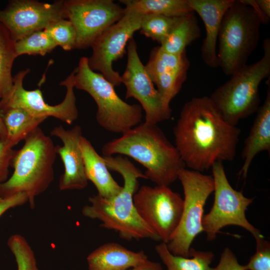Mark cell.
<instances>
[{"mask_svg":"<svg viewBox=\"0 0 270 270\" xmlns=\"http://www.w3.org/2000/svg\"><path fill=\"white\" fill-rule=\"evenodd\" d=\"M173 132L186 166L201 172L217 162L234 160L241 130L227 123L204 96L184 104Z\"/></svg>","mask_w":270,"mask_h":270,"instance_id":"cell-1","label":"cell"},{"mask_svg":"<svg viewBox=\"0 0 270 270\" xmlns=\"http://www.w3.org/2000/svg\"><path fill=\"white\" fill-rule=\"evenodd\" d=\"M109 170L116 172L122 178L121 191L110 198L98 195L90 196V204L82 210V215L101 222L100 226L118 232L126 240L144 238L158 241L157 234L139 216L134 203V196L139 188L138 179H147L142 172L128 158L120 155L103 156Z\"/></svg>","mask_w":270,"mask_h":270,"instance_id":"cell-2","label":"cell"},{"mask_svg":"<svg viewBox=\"0 0 270 270\" xmlns=\"http://www.w3.org/2000/svg\"><path fill=\"white\" fill-rule=\"evenodd\" d=\"M104 156H126L146 169L144 175L157 186H169L186 165L174 145L157 124L140 123L106 142Z\"/></svg>","mask_w":270,"mask_h":270,"instance_id":"cell-3","label":"cell"},{"mask_svg":"<svg viewBox=\"0 0 270 270\" xmlns=\"http://www.w3.org/2000/svg\"><path fill=\"white\" fill-rule=\"evenodd\" d=\"M24 140L13 158V174L0 184V198L24 193L33 208L36 198L44 192L54 179L56 152L52 140L39 126Z\"/></svg>","mask_w":270,"mask_h":270,"instance_id":"cell-4","label":"cell"},{"mask_svg":"<svg viewBox=\"0 0 270 270\" xmlns=\"http://www.w3.org/2000/svg\"><path fill=\"white\" fill-rule=\"evenodd\" d=\"M264 54L258 62L246 64L209 96L222 118L236 126L260 108L259 86L270 74V40L263 42Z\"/></svg>","mask_w":270,"mask_h":270,"instance_id":"cell-5","label":"cell"},{"mask_svg":"<svg viewBox=\"0 0 270 270\" xmlns=\"http://www.w3.org/2000/svg\"><path fill=\"white\" fill-rule=\"evenodd\" d=\"M74 88L88 92L96 102L98 124L106 130L123 134L142 122V109L129 104L116 94L114 86L90 68L88 58H80L74 69Z\"/></svg>","mask_w":270,"mask_h":270,"instance_id":"cell-6","label":"cell"},{"mask_svg":"<svg viewBox=\"0 0 270 270\" xmlns=\"http://www.w3.org/2000/svg\"><path fill=\"white\" fill-rule=\"evenodd\" d=\"M262 22L249 6L234 0L226 12L218 36V66L232 76L246 64L256 48Z\"/></svg>","mask_w":270,"mask_h":270,"instance_id":"cell-7","label":"cell"},{"mask_svg":"<svg viewBox=\"0 0 270 270\" xmlns=\"http://www.w3.org/2000/svg\"><path fill=\"white\" fill-rule=\"evenodd\" d=\"M178 179L184 194L182 212L176 230L166 244L174 255L188 258L193 240L204 232V206L214 192V182L212 176L186 168L179 173Z\"/></svg>","mask_w":270,"mask_h":270,"instance_id":"cell-8","label":"cell"},{"mask_svg":"<svg viewBox=\"0 0 270 270\" xmlns=\"http://www.w3.org/2000/svg\"><path fill=\"white\" fill-rule=\"evenodd\" d=\"M211 168L214 182V202L209 212L204 215L202 221L207 240H214L222 228L230 225L242 228L254 238L263 237L260 230L246 218V211L254 199L246 198L242 192L238 191L231 186L222 162H216Z\"/></svg>","mask_w":270,"mask_h":270,"instance_id":"cell-9","label":"cell"},{"mask_svg":"<svg viewBox=\"0 0 270 270\" xmlns=\"http://www.w3.org/2000/svg\"><path fill=\"white\" fill-rule=\"evenodd\" d=\"M134 206L142 220L165 244L176 230L184 200L169 186H142L134 196Z\"/></svg>","mask_w":270,"mask_h":270,"instance_id":"cell-10","label":"cell"},{"mask_svg":"<svg viewBox=\"0 0 270 270\" xmlns=\"http://www.w3.org/2000/svg\"><path fill=\"white\" fill-rule=\"evenodd\" d=\"M30 71L29 68L22 70L13 77L11 89L0 100V110L20 108L34 116H52L68 124H72L78 116L74 92V70L60 84L66 88V92L64 100L54 106L50 105L44 101L40 89L28 90L24 88L23 80Z\"/></svg>","mask_w":270,"mask_h":270,"instance_id":"cell-11","label":"cell"},{"mask_svg":"<svg viewBox=\"0 0 270 270\" xmlns=\"http://www.w3.org/2000/svg\"><path fill=\"white\" fill-rule=\"evenodd\" d=\"M124 14L104 31L92 44V52L88 58L90 68L100 74L114 87L122 84L121 76L113 68V62L122 58L126 46L140 30L142 15L124 9Z\"/></svg>","mask_w":270,"mask_h":270,"instance_id":"cell-12","label":"cell"},{"mask_svg":"<svg viewBox=\"0 0 270 270\" xmlns=\"http://www.w3.org/2000/svg\"><path fill=\"white\" fill-rule=\"evenodd\" d=\"M64 8L76 32L74 48L79 50L91 47L125 12L124 8L112 0H64Z\"/></svg>","mask_w":270,"mask_h":270,"instance_id":"cell-13","label":"cell"},{"mask_svg":"<svg viewBox=\"0 0 270 270\" xmlns=\"http://www.w3.org/2000/svg\"><path fill=\"white\" fill-rule=\"evenodd\" d=\"M132 38L127 46V63L121 76L122 83L126 88L125 98H133L140 103L145 113L144 122L157 124L170 118L172 109L163 100L147 73Z\"/></svg>","mask_w":270,"mask_h":270,"instance_id":"cell-14","label":"cell"},{"mask_svg":"<svg viewBox=\"0 0 270 270\" xmlns=\"http://www.w3.org/2000/svg\"><path fill=\"white\" fill-rule=\"evenodd\" d=\"M61 19H67L64 0H12L0 10V22L16 42Z\"/></svg>","mask_w":270,"mask_h":270,"instance_id":"cell-15","label":"cell"},{"mask_svg":"<svg viewBox=\"0 0 270 270\" xmlns=\"http://www.w3.org/2000/svg\"><path fill=\"white\" fill-rule=\"evenodd\" d=\"M190 63L186 51L172 54L154 48L144 66L146 70L164 102L168 105L178 94L186 81Z\"/></svg>","mask_w":270,"mask_h":270,"instance_id":"cell-16","label":"cell"},{"mask_svg":"<svg viewBox=\"0 0 270 270\" xmlns=\"http://www.w3.org/2000/svg\"><path fill=\"white\" fill-rule=\"evenodd\" d=\"M52 136L59 138L62 146H56L58 154L64 166V172L61 176L58 187L60 190H82L88 184L82 153L80 146L82 130L76 125L69 130L62 126L54 127L50 132Z\"/></svg>","mask_w":270,"mask_h":270,"instance_id":"cell-17","label":"cell"},{"mask_svg":"<svg viewBox=\"0 0 270 270\" xmlns=\"http://www.w3.org/2000/svg\"><path fill=\"white\" fill-rule=\"evenodd\" d=\"M234 0H188L192 10L203 21L206 36L200 48L201 58L208 67L218 66L216 44L223 18Z\"/></svg>","mask_w":270,"mask_h":270,"instance_id":"cell-18","label":"cell"},{"mask_svg":"<svg viewBox=\"0 0 270 270\" xmlns=\"http://www.w3.org/2000/svg\"><path fill=\"white\" fill-rule=\"evenodd\" d=\"M89 270H129L150 260L144 251L130 250L116 242L102 244L86 258Z\"/></svg>","mask_w":270,"mask_h":270,"instance_id":"cell-19","label":"cell"},{"mask_svg":"<svg viewBox=\"0 0 270 270\" xmlns=\"http://www.w3.org/2000/svg\"><path fill=\"white\" fill-rule=\"evenodd\" d=\"M256 112L250 132L244 140L242 154L244 162L239 174L244 178L246 177L254 158L261 152H270V84L264 102Z\"/></svg>","mask_w":270,"mask_h":270,"instance_id":"cell-20","label":"cell"},{"mask_svg":"<svg viewBox=\"0 0 270 270\" xmlns=\"http://www.w3.org/2000/svg\"><path fill=\"white\" fill-rule=\"evenodd\" d=\"M80 146L86 178L96 188L98 194L104 198L117 195L122 186L110 174L104 157L97 152L90 141L83 136L80 139Z\"/></svg>","mask_w":270,"mask_h":270,"instance_id":"cell-21","label":"cell"},{"mask_svg":"<svg viewBox=\"0 0 270 270\" xmlns=\"http://www.w3.org/2000/svg\"><path fill=\"white\" fill-rule=\"evenodd\" d=\"M0 114L6 130L4 142L11 148L26 138L47 118L34 116L18 108L0 110Z\"/></svg>","mask_w":270,"mask_h":270,"instance_id":"cell-22","label":"cell"},{"mask_svg":"<svg viewBox=\"0 0 270 270\" xmlns=\"http://www.w3.org/2000/svg\"><path fill=\"white\" fill-rule=\"evenodd\" d=\"M200 36V30L194 12L179 18L164 42L160 45L164 51L180 54Z\"/></svg>","mask_w":270,"mask_h":270,"instance_id":"cell-23","label":"cell"},{"mask_svg":"<svg viewBox=\"0 0 270 270\" xmlns=\"http://www.w3.org/2000/svg\"><path fill=\"white\" fill-rule=\"evenodd\" d=\"M126 10L142 16L162 15L180 17L194 12L188 0H120Z\"/></svg>","mask_w":270,"mask_h":270,"instance_id":"cell-24","label":"cell"},{"mask_svg":"<svg viewBox=\"0 0 270 270\" xmlns=\"http://www.w3.org/2000/svg\"><path fill=\"white\" fill-rule=\"evenodd\" d=\"M155 250L167 270H212L210 266L214 254L210 251L196 250L190 248V257L175 256L162 242L156 246Z\"/></svg>","mask_w":270,"mask_h":270,"instance_id":"cell-25","label":"cell"},{"mask_svg":"<svg viewBox=\"0 0 270 270\" xmlns=\"http://www.w3.org/2000/svg\"><path fill=\"white\" fill-rule=\"evenodd\" d=\"M18 57L14 40L0 22V98L6 95L13 84L12 70Z\"/></svg>","mask_w":270,"mask_h":270,"instance_id":"cell-26","label":"cell"},{"mask_svg":"<svg viewBox=\"0 0 270 270\" xmlns=\"http://www.w3.org/2000/svg\"><path fill=\"white\" fill-rule=\"evenodd\" d=\"M57 46L44 30L34 32L16 42L18 56L22 54L43 56Z\"/></svg>","mask_w":270,"mask_h":270,"instance_id":"cell-27","label":"cell"},{"mask_svg":"<svg viewBox=\"0 0 270 270\" xmlns=\"http://www.w3.org/2000/svg\"><path fill=\"white\" fill-rule=\"evenodd\" d=\"M179 18L156 14L142 16L140 32L146 37L152 39L161 45L168 37Z\"/></svg>","mask_w":270,"mask_h":270,"instance_id":"cell-28","label":"cell"},{"mask_svg":"<svg viewBox=\"0 0 270 270\" xmlns=\"http://www.w3.org/2000/svg\"><path fill=\"white\" fill-rule=\"evenodd\" d=\"M8 245L16 258L18 270H38L34 252L23 236L19 234L10 236Z\"/></svg>","mask_w":270,"mask_h":270,"instance_id":"cell-29","label":"cell"},{"mask_svg":"<svg viewBox=\"0 0 270 270\" xmlns=\"http://www.w3.org/2000/svg\"><path fill=\"white\" fill-rule=\"evenodd\" d=\"M58 46L69 51L74 49L76 32L72 22L68 19H61L49 24L44 29Z\"/></svg>","mask_w":270,"mask_h":270,"instance_id":"cell-30","label":"cell"},{"mask_svg":"<svg viewBox=\"0 0 270 270\" xmlns=\"http://www.w3.org/2000/svg\"><path fill=\"white\" fill-rule=\"evenodd\" d=\"M255 240L256 252L245 265L246 270H270V243L264 236Z\"/></svg>","mask_w":270,"mask_h":270,"instance_id":"cell-31","label":"cell"},{"mask_svg":"<svg viewBox=\"0 0 270 270\" xmlns=\"http://www.w3.org/2000/svg\"><path fill=\"white\" fill-rule=\"evenodd\" d=\"M16 152L4 141L0 140V184L8 180L9 167Z\"/></svg>","mask_w":270,"mask_h":270,"instance_id":"cell-32","label":"cell"},{"mask_svg":"<svg viewBox=\"0 0 270 270\" xmlns=\"http://www.w3.org/2000/svg\"><path fill=\"white\" fill-rule=\"evenodd\" d=\"M212 270H246L245 265L239 264L234 254L228 248L224 249L218 264Z\"/></svg>","mask_w":270,"mask_h":270,"instance_id":"cell-33","label":"cell"},{"mask_svg":"<svg viewBox=\"0 0 270 270\" xmlns=\"http://www.w3.org/2000/svg\"><path fill=\"white\" fill-rule=\"evenodd\" d=\"M250 6L256 13L262 24H266L270 19V0H241Z\"/></svg>","mask_w":270,"mask_h":270,"instance_id":"cell-34","label":"cell"},{"mask_svg":"<svg viewBox=\"0 0 270 270\" xmlns=\"http://www.w3.org/2000/svg\"><path fill=\"white\" fill-rule=\"evenodd\" d=\"M28 202L24 193H19L0 200V217L8 210L24 204Z\"/></svg>","mask_w":270,"mask_h":270,"instance_id":"cell-35","label":"cell"},{"mask_svg":"<svg viewBox=\"0 0 270 270\" xmlns=\"http://www.w3.org/2000/svg\"><path fill=\"white\" fill-rule=\"evenodd\" d=\"M129 270H162L161 264L157 262L150 261L148 264Z\"/></svg>","mask_w":270,"mask_h":270,"instance_id":"cell-36","label":"cell"},{"mask_svg":"<svg viewBox=\"0 0 270 270\" xmlns=\"http://www.w3.org/2000/svg\"><path fill=\"white\" fill-rule=\"evenodd\" d=\"M6 130L0 114V140L4 141L6 138Z\"/></svg>","mask_w":270,"mask_h":270,"instance_id":"cell-37","label":"cell"}]
</instances>
